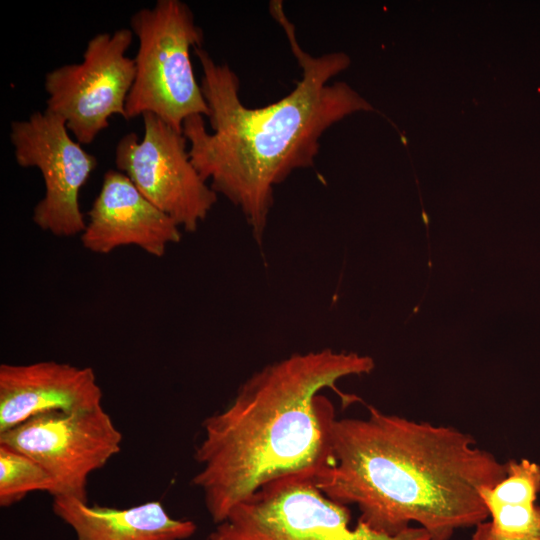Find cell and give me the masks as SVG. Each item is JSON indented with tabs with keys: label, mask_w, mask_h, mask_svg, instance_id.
<instances>
[{
	"label": "cell",
	"mask_w": 540,
	"mask_h": 540,
	"mask_svg": "<svg viewBox=\"0 0 540 540\" xmlns=\"http://www.w3.org/2000/svg\"><path fill=\"white\" fill-rule=\"evenodd\" d=\"M470 540H540L539 535L525 537H506L497 534L489 520H486L474 527Z\"/></svg>",
	"instance_id": "cell-16"
},
{
	"label": "cell",
	"mask_w": 540,
	"mask_h": 540,
	"mask_svg": "<svg viewBox=\"0 0 540 540\" xmlns=\"http://www.w3.org/2000/svg\"><path fill=\"white\" fill-rule=\"evenodd\" d=\"M507 464L506 476L495 486L481 490L485 506L535 504L540 492V465L528 459Z\"/></svg>",
	"instance_id": "cell-14"
},
{
	"label": "cell",
	"mask_w": 540,
	"mask_h": 540,
	"mask_svg": "<svg viewBox=\"0 0 540 540\" xmlns=\"http://www.w3.org/2000/svg\"><path fill=\"white\" fill-rule=\"evenodd\" d=\"M130 27L139 42L125 119L151 113L183 132L189 116L208 117L209 107L190 58L191 49L201 47L204 35L190 7L180 0H158L153 7L136 11Z\"/></svg>",
	"instance_id": "cell-4"
},
{
	"label": "cell",
	"mask_w": 540,
	"mask_h": 540,
	"mask_svg": "<svg viewBox=\"0 0 540 540\" xmlns=\"http://www.w3.org/2000/svg\"><path fill=\"white\" fill-rule=\"evenodd\" d=\"M34 491L53 495L54 483L49 473L28 455L0 444V506H12Z\"/></svg>",
	"instance_id": "cell-13"
},
{
	"label": "cell",
	"mask_w": 540,
	"mask_h": 540,
	"mask_svg": "<svg viewBox=\"0 0 540 540\" xmlns=\"http://www.w3.org/2000/svg\"><path fill=\"white\" fill-rule=\"evenodd\" d=\"M207 540H209V539H207Z\"/></svg>",
	"instance_id": "cell-17"
},
{
	"label": "cell",
	"mask_w": 540,
	"mask_h": 540,
	"mask_svg": "<svg viewBox=\"0 0 540 540\" xmlns=\"http://www.w3.org/2000/svg\"><path fill=\"white\" fill-rule=\"evenodd\" d=\"M91 367L53 360L0 365V433L48 412H76L102 405Z\"/></svg>",
	"instance_id": "cell-11"
},
{
	"label": "cell",
	"mask_w": 540,
	"mask_h": 540,
	"mask_svg": "<svg viewBox=\"0 0 540 540\" xmlns=\"http://www.w3.org/2000/svg\"><path fill=\"white\" fill-rule=\"evenodd\" d=\"M367 409L333 423L331 462L314 478L327 497L390 535L416 523L430 540H450L489 519L481 490L506 476L507 462L454 427Z\"/></svg>",
	"instance_id": "cell-1"
},
{
	"label": "cell",
	"mask_w": 540,
	"mask_h": 540,
	"mask_svg": "<svg viewBox=\"0 0 540 540\" xmlns=\"http://www.w3.org/2000/svg\"><path fill=\"white\" fill-rule=\"evenodd\" d=\"M271 15L287 34L302 70L296 87L277 102L249 108L240 99V81L202 47L193 49L202 67L201 89L209 107V133L202 115L183 123L192 164L211 188L245 215L261 241L273 204V188L296 169L313 166L325 131L345 116L373 108L344 82L329 84L346 69L342 52L313 57L299 45L282 2H270Z\"/></svg>",
	"instance_id": "cell-2"
},
{
	"label": "cell",
	"mask_w": 540,
	"mask_h": 540,
	"mask_svg": "<svg viewBox=\"0 0 540 540\" xmlns=\"http://www.w3.org/2000/svg\"><path fill=\"white\" fill-rule=\"evenodd\" d=\"M10 140L19 166L36 167L45 192L33 209V222L57 237H72L86 226L79 194L97 166L94 155L73 140L63 118L36 111L10 124Z\"/></svg>",
	"instance_id": "cell-9"
},
{
	"label": "cell",
	"mask_w": 540,
	"mask_h": 540,
	"mask_svg": "<svg viewBox=\"0 0 540 540\" xmlns=\"http://www.w3.org/2000/svg\"><path fill=\"white\" fill-rule=\"evenodd\" d=\"M144 135L125 134L115 147V165L156 207L185 231H195L217 202L191 162L187 139L158 116L142 115Z\"/></svg>",
	"instance_id": "cell-7"
},
{
	"label": "cell",
	"mask_w": 540,
	"mask_h": 540,
	"mask_svg": "<svg viewBox=\"0 0 540 540\" xmlns=\"http://www.w3.org/2000/svg\"><path fill=\"white\" fill-rule=\"evenodd\" d=\"M122 434L103 406L76 412H48L0 433V444L41 464L56 496L88 501L89 476L121 450Z\"/></svg>",
	"instance_id": "cell-8"
},
{
	"label": "cell",
	"mask_w": 540,
	"mask_h": 540,
	"mask_svg": "<svg viewBox=\"0 0 540 540\" xmlns=\"http://www.w3.org/2000/svg\"><path fill=\"white\" fill-rule=\"evenodd\" d=\"M52 499L53 513L71 527L76 540H187L197 531L194 521L171 517L156 500L114 508L72 496Z\"/></svg>",
	"instance_id": "cell-12"
},
{
	"label": "cell",
	"mask_w": 540,
	"mask_h": 540,
	"mask_svg": "<svg viewBox=\"0 0 540 540\" xmlns=\"http://www.w3.org/2000/svg\"><path fill=\"white\" fill-rule=\"evenodd\" d=\"M374 361L323 349L293 354L262 368L222 410L205 418L195 447L193 477L215 524L267 484L287 477L315 478L332 458L333 389L344 405L360 399L338 390L350 375L370 373Z\"/></svg>",
	"instance_id": "cell-3"
},
{
	"label": "cell",
	"mask_w": 540,
	"mask_h": 540,
	"mask_svg": "<svg viewBox=\"0 0 540 540\" xmlns=\"http://www.w3.org/2000/svg\"><path fill=\"white\" fill-rule=\"evenodd\" d=\"M133 35L129 28L99 33L88 41L80 63L45 76V110L63 118L80 144H91L114 115L125 119L136 73L134 58L126 55Z\"/></svg>",
	"instance_id": "cell-6"
},
{
	"label": "cell",
	"mask_w": 540,
	"mask_h": 540,
	"mask_svg": "<svg viewBox=\"0 0 540 540\" xmlns=\"http://www.w3.org/2000/svg\"><path fill=\"white\" fill-rule=\"evenodd\" d=\"M87 215L81 243L92 253L108 254L132 245L154 257H162L170 244L181 240L176 222L118 170L105 172Z\"/></svg>",
	"instance_id": "cell-10"
},
{
	"label": "cell",
	"mask_w": 540,
	"mask_h": 540,
	"mask_svg": "<svg viewBox=\"0 0 540 540\" xmlns=\"http://www.w3.org/2000/svg\"><path fill=\"white\" fill-rule=\"evenodd\" d=\"M347 506L327 497L313 478L273 481L238 505L209 540H430L421 527L390 535L357 522Z\"/></svg>",
	"instance_id": "cell-5"
},
{
	"label": "cell",
	"mask_w": 540,
	"mask_h": 540,
	"mask_svg": "<svg viewBox=\"0 0 540 540\" xmlns=\"http://www.w3.org/2000/svg\"><path fill=\"white\" fill-rule=\"evenodd\" d=\"M493 530L506 537H525L540 534V506L492 505L487 507Z\"/></svg>",
	"instance_id": "cell-15"
}]
</instances>
